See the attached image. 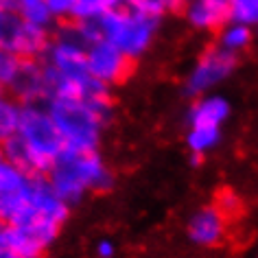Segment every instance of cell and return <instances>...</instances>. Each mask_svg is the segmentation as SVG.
<instances>
[{
  "instance_id": "obj_20",
  "label": "cell",
  "mask_w": 258,
  "mask_h": 258,
  "mask_svg": "<svg viewBox=\"0 0 258 258\" xmlns=\"http://www.w3.org/2000/svg\"><path fill=\"white\" fill-rule=\"evenodd\" d=\"M20 61H22L20 57L9 55V53H5V50H0V86H3V88H7L9 81L14 79L16 70L20 68Z\"/></svg>"
},
{
  "instance_id": "obj_8",
  "label": "cell",
  "mask_w": 258,
  "mask_h": 258,
  "mask_svg": "<svg viewBox=\"0 0 258 258\" xmlns=\"http://www.w3.org/2000/svg\"><path fill=\"white\" fill-rule=\"evenodd\" d=\"M86 70L88 75L107 88H116L129 79L134 73V61L127 59L109 42L94 37L86 46Z\"/></svg>"
},
{
  "instance_id": "obj_6",
  "label": "cell",
  "mask_w": 258,
  "mask_h": 258,
  "mask_svg": "<svg viewBox=\"0 0 258 258\" xmlns=\"http://www.w3.org/2000/svg\"><path fill=\"white\" fill-rule=\"evenodd\" d=\"M238 68V57L225 53L215 42L210 46L199 50V55L192 59L182 81V90L188 99L210 92H219V88L225 86L232 75Z\"/></svg>"
},
{
  "instance_id": "obj_23",
  "label": "cell",
  "mask_w": 258,
  "mask_h": 258,
  "mask_svg": "<svg viewBox=\"0 0 258 258\" xmlns=\"http://www.w3.org/2000/svg\"><path fill=\"white\" fill-rule=\"evenodd\" d=\"M101 3H103V7H114V5H118V3H122V0H101Z\"/></svg>"
},
{
  "instance_id": "obj_5",
  "label": "cell",
  "mask_w": 258,
  "mask_h": 258,
  "mask_svg": "<svg viewBox=\"0 0 258 258\" xmlns=\"http://www.w3.org/2000/svg\"><path fill=\"white\" fill-rule=\"evenodd\" d=\"M44 177L70 208L79 204L88 192H103L114 186V175L101 151L63 149Z\"/></svg>"
},
{
  "instance_id": "obj_10",
  "label": "cell",
  "mask_w": 258,
  "mask_h": 258,
  "mask_svg": "<svg viewBox=\"0 0 258 258\" xmlns=\"http://www.w3.org/2000/svg\"><path fill=\"white\" fill-rule=\"evenodd\" d=\"M179 14L190 31L212 35L228 22V0H186Z\"/></svg>"
},
{
  "instance_id": "obj_18",
  "label": "cell",
  "mask_w": 258,
  "mask_h": 258,
  "mask_svg": "<svg viewBox=\"0 0 258 258\" xmlns=\"http://www.w3.org/2000/svg\"><path fill=\"white\" fill-rule=\"evenodd\" d=\"M20 107H22V103H18L9 96V101L0 109V143L7 140L9 136H14L18 120H20Z\"/></svg>"
},
{
  "instance_id": "obj_16",
  "label": "cell",
  "mask_w": 258,
  "mask_h": 258,
  "mask_svg": "<svg viewBox=\"0 0 258 258\" xmlns=\"http://www.w3.org/2000/svg\"><path fill=\"white\" fill-rule=\"evenodd\" d=\"M228 20L258 27V0H228Z\"/></svg>"
},
{
  "instance_id": "obj_13",
  "label": "cell",
  "mask_w": 258,
  "mask_h": 258,
  "mask_svg": "<svg viewBox=\"0 0 258 258\" xmlns=\"http://www.w3.org/2000/svg\"><path fill=\"white\" fill-rule=\"evenodd\" d=\"M215 44L219 48H223L225 53L241 59V57L254 46V29L247 27V24L228 20L215 33Z\"/></svg>"
},
{
  "instance_id": "obj_15",
  "label": "cell",
  "mask_w": 258,
  "mask_h": 258,
  "mask_svg": "<svg viewBox=\"0 0 258 258\" xmlns=\"http://www.w3.org/2000/svg\"><path fill=\"white\" fill-rule=\"evenodd\" d=\"M14 9L20 14L22 20L33 27H40L44 31H53L57 27L48 11V0H14Z\"/></svg>"
},
{
  "instance_id": "obj_11",
  "label": "cell",
  "mask_w": 258,
  "mask_h": 258,
  "mask_svg": "<svg viewBox=\"0 0 258 258\" xmlns=\"http://www.w3.org/2000/svg\"><path fill=\"white\" fill-rule=\"evenodd\" d=\"M232 105L230 99L221 92H210L195 96L186 112V125H206V127H221L230 120Z\"/></svg>"
},
{
  "instance_id": "obj_12",
  "label": "cell",
  "mask_w": 258,
  "mask_h": 258,
  "mask_svg": "<svg viewBox=\"0 0 258 258\" xmlns=\"http://www.w3.org/2000/svg\"><path fill=\"white\" fill-rule=\"evenodd\" d=\"M186 234H188L190 243L199 245V247H212L223 238L225 234V217L219 208L206 206V208L197 210L190 217L188 225H186Z\"/></svg>"
},
{
  "instance_id": "obj_17",
  "label": "cell",
  "mask_w": 258,
  "mask_h": 258,
  "mask_svg": "<svg viewBox=\"0 0 258 258\" xmlns=\"http://www.w3.org/2000/svg\"><path fill=\"white\" fill-rule=\"evenodd\" d=\"M0 258H27L14 225L0 221Z\"/></svg>"
},
{
  "instance_id": "obj_3",
  "label": "cell",
  "mask_w": 258,
  "mask_h": 258,
  "mask_svg": "<svg viewBox=\"0 0 258 258\" xmlns=\"http://www.w3.org/2000/svg\"><path fill=\"white\" fill-rule=\"evenodd\" d=\"M0 151L29 175H46L61 156L63 143L44 103L20 107V120L14 136L0 143Z\"/></svg>"
},
{
  "instance_id": "obj_7",
  "label": "cell",
  "mask_w": 258,
  "mask_h": 258,
  "mask_svg": "<svg viewBox=\"0 0 258 258\" xmlns=\"http://www.w3.org/2000/svg\"><path fill=\"white\" fill-rule=\"evenodd\" d=\"M50 31L22 20L11 5H0V50L20 59H40Z\"/></svg>"
},
{
  "instance_id": "obj_4",
  "label": "cell",
  "mask_w": 258,
  "mask_h": 258,
  "mask_svg": "<svg viewBox=\"0 0 258 258\" xmlns=\"http://www.w3.org/2000/svg\"><path fill=\"white\" fill-rule=\"evenodd\" d=\"M70 217V206L53 190L44 175L33 177L29 199L9 225H14L22 241L24 256L40 258L57 241Z\"/></svg>"
},
{
  "instance_id": "obj_24",
  "label": "cell",
  "mask_w": 258,
  "mask_h": 258,
  "mask_svg": "<svg viewBox=\"0 0 258 258\" xmlns=\"http://www.w3.org/2000/svg\"><path fill=\"white\" fill-rule=\"evenodd\" d=\"M256 44H258V27L254 29V46H256Z\"/></svg>"
},
{
  "instance_id": "obj_14",
  "label": "cell",
  "mask_w": 258,
  "mask_h": 258,
  "mask_svg": "<svg viewBox=\"0 0 258 258\" xmlns=\"http://www.w3.org/2000/svg\"><path fill=\"white\" fill-rule=\"evenodd\" d=\"M223 129L221 127H206V125H188L186 127V147H188L192 162H199L221 145Z\"/></svg>"
},
{
  "instance_id": "obj_9",
  "label": "cell",
  "mask_w": 258,
  "mask_h": 258,
  "mask_svg": "<svg viewBox=\"0 0 258 258\" xmlns=\"http://www.w3.org/2000/svg\"><path fill=\"white\" fill-rule=\"evenodd\" d=\"M14 101L22 105L46 101V75L40 59H22L20 68L16 70L14 79L5 88Z\"/></svg>"
},
{
  "instance_id": "obj_21",
  "label": "cell",
  "mask_w": 258,
  "mask_h": 258,
  "mask_svg": "<svg viewBox=\"0 0 258 258\" xmlns=\"http://www.w3.org/2000/svg\"><path fill=\"white\" fill-rule=\"evenodd\" d=\"M96 258H114L116 256V243L112 238H101L96 243Z\"/></svg>"
},
{
  "instance_id": "obj_2",
  "label": "cell",
  "mask_w": 258,
  "mask_h": 258,
  "mask_svg": "<svg viewBox=\"0 0 258 258\" xmlns=\"http://www.w3.org/2000/svg\"><path fill=\"white\" fill-rule=\"evenodd\" d=\"M63 149L73 151H101L107 127L114 120L112 92L92 96H53L44 101Z\"/></svg>"
},
{
  "instance_id": "obj_19",
  "label": "cell",
  "mask_w": 258,
  "mask_h": 258,
  "mask_svg": "<svg viewBox=\"0 0 258 258\" xmlns=\"http://www.w3.org/2000/svg\"><path fill=\"white\" fill-rule=\"evenodd\" d=\"M68 9H70V22H83V20H92L105 11L101 0H66Z\"/></svg>"
},
{
  "instance_id": "obj_25",
  "label": "cell",
  "mask_w": 258,
  "mask_h": 258,
  "mask_svg": "<svg viewBox=\"0 0 258 258\" xmlns=\"http://www.w3.org/2000/svg\"><path fill=\"white\" fill-rule=\"evenodd\" d=\"M0 5H11L14 7V0H0Z\"/></svg>"
},
{
  "instance_id": "obj_1",
  "label": "cell",
  "mask_w": 258,
  "mask_h": 258,
  "mask_svg": "<svg viewBox=\"0 0 258 258\" xmlns=\"http://www.w3.org/2000/svg\"><path fill=\"white\" fill-rule=\"evenodd\" d=\"M166 14L153 0H122L107 7L92 20L73 22L83 40L94 37L109 42L134 63L153 50L164 29Z\"/></svg>"
},
{
  "instance_id": "obj_22",
  "label": "cell",
  "mask_w": 258,
  "mask_h": 258,
  "mask_svg": "<svg viewBox=\"0 0 258 258\" xmlns=\"http://www.w3.org/2000/svg\"><path fill=\"white\" fill-rule=\"evenodd\" d=\"M9 101V94H7V90H5L3 86H0V109H3V105Z\"/></svg>"
}]
</instances>
